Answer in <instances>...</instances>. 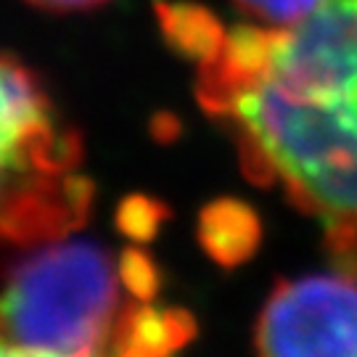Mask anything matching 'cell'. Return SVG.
<instances>
[{"mask_svg":"<svg viewBox=\"0 0 357 357\" xmlns=\"http://www.w3.org/2000/svg\"><path fill=\"white\" fill-rule=\"evenodd\" d=\"M165 38L196 66V98L228 125L243 175L283 185L302 212L357 222V88L286 90L230 56L212 35V13L159 3Z\"/></svg>","mask_w":357,"mask_h":357,"instance_id":"6da1fadb","label":"cell"},{"mask_svg":"<svg viewBox=\"0 0 357 357\" xmlns=\"http://www.w3.org/2000/svg\"><path fill=\"white\" fill-rule=\"evenodd\" d=\"M79 130L32 69L0 53V243L38 246L82 228L96 185Z\"/></svg>","mask_w":357,"mask_h":357,"instance_id":"7a4b0ae2","label":"cell"},{"mask_svg":"<svg viewBox=\"0 0 357 357\" xmlns=\"http://www.w3.org/2000/svg\"><path fill=\"white\" fill-rule=\"evenodd\" d=\"M119 270L90 241H48L0 273V342L56 357H101L119 318Z\"/></svg>","mask_w":357,"mask_h":357,"instance_id":"3957f363","label":"cell"},{"mask_svg":"<svg viewBox=\"0 0 357 357\" xmlns=\"http://www.w3.org/2000/svg\"><path fill=\"white\" fill-rule=\"evenodd\" d=\"M257 357H357V281H278L255 328Z\"/></svg>","mask_w":357,"mask_h":357,"instance_id":"277c9868","label":"cell"},{"mask_svg":"<svg viewBox=\"0 0 357 357\" xmlns=\"http://www.w3.org/2000/svg\"><path fill=\"white\" fill-rule=\"evenodd\" d=\"M193 336L196 318L188 310H156L151 302H138L119 312L109 347L114 357H172Z\"/></svg>","mask_w":357,"mask_h":357,"instance_id":"5b68a950","label":"cell"},{"mask_svg":"<svg viewBox=\"0 0 357 357\" xmlns=\"http://www.w3.org/2000/svg\"><path fill=\"white\" fill-rule=\"evenodd\" d=\"M196 238L212 262L233 270L257 255L262 243V222L246 202L217 199L202 209Z\"/></svg>","mask_w":357,"mask_h":357,"instance_id":"8992f818","label":"cell"},{"mask_svg":"<svg viewBox=\"0 0 357 357\" xmlns=\"http://www.w3.org/2000/svg\"><path fill=\"white\" fill-rule=\"evenodd\" d=\"M169 217H172V209L165 202L135 193L122 199V204L116 209V228L132 241L149 243L159 236V230Z\"/></svg>","mask_w":357,"mask_h":357,"instance_id":"52a82bcc","label":"cell"},{"mask_svg":"<svg viewBox=\"0 0 357 357\" xmlns=\"http://www.w3.org/2000/svg\"><path fill=\"white\" fill-rule=\"evenodd\" d=\"M116 270L122 286L135 302H153L156 294L162 291V270L151 259V255H146L138 246H128L119 255Z\"/></svg>","mask_w":357,"mask_h":357,"instance_id":"ba28073f","label":"cell"},{"mask_svg":"<svg viewBox=\"0 0 357 357\" xmlns=\"http://www.w3.org/2000/svg\"><path fill=\"white\" fill-rule=\"evenodd\" d=\"M323 255L336 275L357 281V222L352 220H326Z\"/></svg>","mask_w":357,"mask_h":357,"instance_id":"9c48e42d","label":"cell"},{"mask_svg":"<svg viewBox=\"0 0 357 357\" xmlns=\"http://www.w3.org/2000/svg\"><path fill=\"white\" fill-rule=\"evenodd\" d=\"M236 8L265 26H286L320 6L323 0H233Z\"/></svg>","mask_w":357,"mask_h":357,"instance_id":"30bf717a","label":"cell"},{"mask_svg":"<svg viewBox=\"0 0 357 357\" xmlns=\"http://www.w3.org/2000/svg\"><path fill=\"white\" fill-rule=\"evenodd\" d=\"M32 6H38L43 11L53 13H72V11H88V8H98L109 0H26Z\"/></svg>","mask_w":357,"mask_h":357,"instance_id":"8fae6325","label":"cell"},{"mask_svg":"<svg viewBox=\"0 0 357 357\" xmlns=\"http://www.w3.org/2000/svg\"><path fill=\"white\" fill-rule=\"evenodd\" d=\"M0 357H56V355H43V352H32V349H22V347L0 342Z\"/></svg>","mask_w":357,"mask_h":357,"instance_id":"7c38bea8","label":"cell"}]
</instances>
